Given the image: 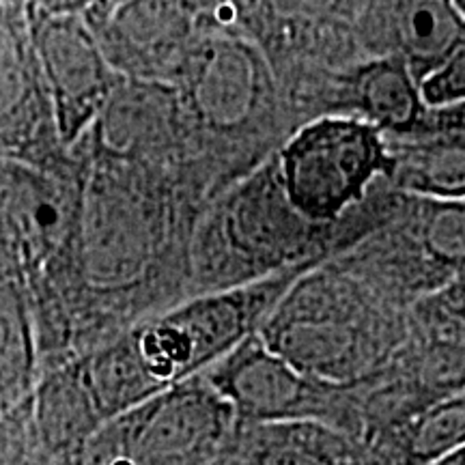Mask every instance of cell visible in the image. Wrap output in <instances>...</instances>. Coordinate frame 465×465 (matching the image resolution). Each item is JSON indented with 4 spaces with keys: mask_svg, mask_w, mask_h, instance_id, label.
Returning a JSON list of instances; mask_svg holds the SVG:
<instances>
[{
    "mask_svg": "<svg viewBox=\"0 0 465 465\" xmlns=\"http://www.w3.org/2000/svg\"><path fill=\"white\" fill-rule=\"evenodd\" d=\"M380 136L356 119H323L284 151L291 201L312 218H330L356 201L383 164Z\"/></svg>",
    "mask_w": 465,
    "mask_h": 465,
    "instance_id": "obj_1",
    "label": "cell"
},
{
    "mask_svg": "<svg viewBox=\"0 0 465 465\" xmlns=\"http://www.w3.org/2000/svg\"><path fill=\"white\" fill-rule=\"evenodd\" d=\"M232 407L205 391H177L151 401L116 424L119 446L108 465H190L223 444Z\"/></svg>",
    "mask_w": 465,
    "mask_h": 465,
    "instance_id": "obj_2",
    "label": "cell"
},
{
    "mask_svg": "<svg viewBox=\"0 0 465 465\" xmlns=\"http://www.w3.org/2000/svg\"><path fill=\"white\" fill-rule=\"evenodd\" d=\"M465 444V388L366 441L369 465H431Z\"/></svg>",
    "mask_w": 465,
    "mask_h": 465,
    "instance_id": "obj_3",
    "label": "cell"
},
{
    "mask_svg": "<svg viewBox=\"0 0 465 465\" xmlns=\"http://www.w3.org/2000/svg\"><path fill=\"white\" fill-rule=\"evenodd\" d=\"M248 429L246 465H369L364 441L330 424L293 420Z\"/></svg>",
    "mask_w": 465,
    "mask_h": 465,
    "instance_id": "obj_4",
    "label": "cell"
},
{
    "mask_svg": "<svg viewBox=\"0 0 465 465\" xmlns=\"http://www.w3.org/2000/svg\"><path fill=\"white\" fill-rule=\"evenodd\" d=\"M392 20L403 61L420 84L465 44L457 0H394Z\"/></svg>",
    "mask_w": 465,
    "mask_h": 465,
    "instance_id": "obj_5",
    "label": "cell"
},
{
    "mask_svg": "<svg viewBox=\"0 0 465 465\" xmlns=\"http://www.w3.org/2000/svg\"><path fill=\"white\" fill-rule=\"evenodd\" d=\"M405 182L431 201H465V130L440 125L407 151Z\"/></svg>",
    "mask_w": 465,
    "mask_h": 465,
    "instance_id": "obj_6",
    "label": "cell"
},
{
    "mask_svg": "<svg viewBox=\"0 0 465 465\" xmlns=\"http://www.w3.org/2000/svg\"><path fill=\"white\" fill-rule=\"evenodd\" d=\"M360 102L388 130H414L427 108L422 84L403 58L377 61L360 75Z\"/></svg>",
    "mask_w": 465,
    "mask_h": 465,
    "instance_id": "obj_7",
    "label": "cell"
},
{
    "mask_svg": "<svg viewBox=\"0 0 465 465\" xmlns=\"http://www.w3.org/2000/svg\"><path fill=\"white\" fill-rule=\"evenodd\" d=\"M424 248L441 265L465 267V201L444 203L429 216Z\"/></svg>",
    "mask_w": 465,
    "mask_h": 465,
    "instance_id": "obj_8",
    "label": "cell"
},
{
    "mask_svg": "<svg viewBox=\"0 0 465 465\" xmlns=\"http://www.w3.org/2000/svg\"><path fill=\"white\" fill-rule=\"evenodd\" d=\"M422 97L429 108L465 104V44L422 83Z\"/></svg>",
    "mask_w": 465,
    "mask_h": 465,
    "instance_id": "obj_9",
    "label": "cell"
},
{
    "mask_svg": "<svg viewBox=\"0 0 465 465\" xmlns=\"http://www.w3.org/2000/svg\"><path fill=\"white\" fill-rule=\"evenodd\" d=\"M438 110H441V114H438L440 125L461 127V130H465V104H457V106L438 108Z\"/></svg>",
    "mask_w": 465,
    "mask_h": 465,
    "instance_id": "obj_10",
    "label": "cell"
},
{
    "mask_svg": "<svg viewBox=\"0 0 465 465\" xmlns=\"http://www.w3.org/2000/svg\"><path fill=\"white\" fill-rule=\"evenodd\" d=\"M431 465H465V444L461 446V449L452 450L450 455L441 457L440 461H435Z\"/></svg>",
    "mask_w": 465,
    "mask_h": 465,
    "instance_id": "obj_11",
    "label": "cell"
},
{
    "mask_svg": "<svg viewBox=\"0 0 465 465\" xmlns=\"http://www.w3.org/2000/svg\"><path fill=\"white\" fill-rule=\"evenodd\" d=\"M457 5H459V9L463 11V15H465V0H457Z\"/></svg>",
    "mask_w": 465,
    "mask_h": 465,
    "instance_id": "obj_12",
    "label": "cell"
}]
</instances>
